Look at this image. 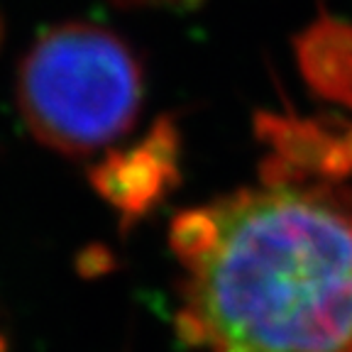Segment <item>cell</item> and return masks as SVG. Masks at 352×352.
Listing matches in <instances>:
<instances>
[{
	"label": "cell",
	"instance_id": "cell-1",
	"mask_svg": "<svg viewBox=\"0 0 352 352\" xmlns=\"http://www.w3.org/2000/svg\"><path fill=\"white\" fill-rule=\"evenodd\" d=\"M179 333L206 352H352V188L272 174L184 213Z\"/></svg>",
	"mask_w": 352,
	"mask_h": 352
},
{
	"label": "cell",
	"instance_id": "cell-2",
	"mask_svg": "<svg viewBox=\"0 0 352 352\" xmlns=\"http://www.w3.org/2000/svg\"><path fill=\"white\" fill-rule=\"evenodd\" d=\"M17 100L39 142L83 157L132 127L142 105V69L110 30L66 22L44 32L25 54Z\"/></svg>",
	"mask_w": 352,
	"mask_h": 352
},
{
	"label": "cell",
	"instance_id": "cell-3",
	"mask_svg": "<svg viewBox=\"0 0 352 352\" xmlns=\"http://www.w3.org/2000/svg\"><path fill=\"white\" fill-rule=\"evenodd\" d=\"M176 176V132L171 122L154 125L152 135L127 154L105 160L94 184L122 215H142Z\"/></svg>",
	"mask_w": 352,
	"mask_h": 352
},
{
	"label": "cell",
	"instance_id": "cell-4",
	"mask_svg": "<svg viewBox=\"0 0 352 352\" xmlns=\"http://www.w3.org/2000/svg\"><path fill=\"white\" fill-rule=\"evenodd\" d=\"M308 76L318 86L333 91V96L352 103V30L325 28L314 30L308 39V52H303Z\"/></svg>",
	"mask_w": 352,
	"mask_h": 352
},
{
	"label": "cell",
	"instance_id": "cell-5",
	"mask_svg": "<svg viewBox=\"0 0 352 352\" xmlns=\"http://www.w3.org/2000/svg\"><path fill=\"white\" fill-rule=\"evenodd\" d=\"M347 144H350V152H352V132H350V138H347Z\"/></svg>",
	"mask_w": 352,
	"mask_h": 352
},
{
	"label": "cell",
	"instance_id": "cell-6",
	"mask_svg": "<svg viewBox=\"0 0 352 352\" xmlns=\"http://www.w3.org/2000/svg\"><path fill=\"white\" fill-rule=\"evenodd\" d=\"M0 352H3V338H0Z\"/></svg>",
	"mask_w": 352,
	"mask_h": 352
}]
</instances>
